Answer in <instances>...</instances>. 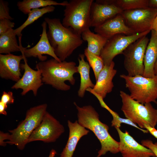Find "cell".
I'll list each match as a JSON object with an SVG mask.
<instances>
[{
	"label": "cell",
	"instance_id": "8d00e7d4",
	"mask_svg": "<svg viewBox=\"0 0 157 157\" xmlns=\"http://www.w3.org/2000/svg\"><path fill=\"white\" fill-rule=\"evenodd\" d=\"M152 30L157 33V15L153 21L151 28Z\"/></svg>",
	"mask_w": 157,
	"mask_h": 157
},
{
	"label": "cell",
	"instance_id": "ffe728a7",
	"mask_svg": "<svg viewBox=\"0 0 157 157\" xmlns=\"http://www.w3.org/2000/svg\"><path fill=\"white\" fill-rule=\"evenodd\" d=\"M150 39L146 48L144 60L143 76L152 78L155 75L154 67L157 59V33L151 30Z\"/></svg>",
	"mask_w": 157,
	"mask_h": 157
},
{
	"label": "cell",
	"instance_id": "d590c367",
	"mask_svg": "<svg viewBox=\"0 0 157 157\" xmlns=\"http://www.w3.org/2000/svg\"><path fill=\"white\" fill-rule=\"evenodd\" d=\"M149 7L157 9V0H149Z\"/></svg>",
	"mask_w": 157,
	"mask_h": 157
},
{
	"label": "cell",
	"instance_id": "2e32d148",
	"mask_svg": "<svg viewBox=\"0 0 157 157\" xmlns=\"http://www.w3.org/2000/svg\"><path fill=\"white\" fill-rule=\"evenodd\" d=\"M114 66L113 61L109 65H104L94 88H88L86 91L96 94L104 99L108 94L111 92L114 86L112 81L117 72L114 68Z\"/></svg>",
	"mask_w": 157,
	"mask_h": 157
},
{
	"label": "cell",
	"instance_id": "6da1fadb",
	"mask_svg": "<svg viewBox=\"0 0 157 157\" xmlns=\"http://www.w3.org/2000/svg\"><path fill=\"white\" fill-rule=\"evenodd\" d=\"M48 25L47 36L56 55L65 61L74 51L83 43L81 35L70 28L65 27L58 18H44Z\"/></svg>",
	"mask_w": 157,
	"mask_h": 157
},
{
	"label": "cell",
	"instance_id": "9a60e30c",
	"mask_svg": "<svg viewBox=\"0 0 157 157\" xmlns=\"http://www.w3.org/2000/svg\"><path fill=\"white\" fill-rule=\"evenodd\" d=\"M47 25L45 21L42 22L41 24L42 31L40 38L37 44L33 47L29 49L23 47L22 46L21 41H19L21 47V52H23L26 58H38L40 61L47 60V56H43L44 55H49L58 61H61L56 55L49 41L47 34Z\"/></svg>",
	"mask_w": 157,
	"mask_h": 157
},
{
	"label": "cell",
	"instance_id": "8fae6325",
	"mask_svg": "<svg viewBox=\"0 0 157 157\" xmlns=\"http://www.w3.org/2000/svg\"><path fill=\"white\" fill-rule=\"evenodd\" d=\"M126 25L136 33L151 31L153 21L157 15V9L149 7L123 11L120 14Z\"/></svg>",
	"mask_w": 157,
	"mask_h": 157
},
{
	"label": "cell",
	"instance_id": "d6a6232c",
	"mask_svg": "<svg viewBox=\"0 0 157 157\" xmlns=\"http://www.w3.org/2000/svg\"><path fill=\"white\" fill-rule=\"evenodd\" d=\"M10 134L8 133H4L1 131L0 132V145L1 146L5 147L6 145V142L4 140H8Z\"/></svg>",
	"mask_w": 157,
	"mask_h": 157
},
{
	"label": "cell",
	"instance_id": "5b68a950",
	"mask_svg": "<svg viewBox=\"0 0 157 157\" xmlns=\"http://www.w3.org/2000/svg\"><path fill=\"white\" fill-rule=\"evenodd\" d=\"M47 106V104H44L28 110L25 119L16 128L9 130L10 134L6 143L15 145L20 150L24 149L29 136L41 122Z\"/></svg>",
	"mask_w": 157,
	"mask_h": 157
},
{
	"label": "cell",
	"instance_id": "30bf717a",
	"mask_svg": "<svg viewBox=\"0 0 157 157\" xmlns=\"http://www.w3.org/2000/svg\"><path fill=\"white\" fill-rule=\"evenodd\" d=\"M64 131L63 126L47 111L40 124L29 136L28 142L36 141L46 143L55 142Z\"/></svg>",
	"mask_w": 157,
	"mask_h": 157
},
{
	"label": "cell",
	"instance_id": "d6986e66",
	"mask_svg": "<svg viewBox=\"0 0 157 157\" xmlns=\"http://www.w3.org/2000/svg\"><path fill=\"white\" fill-rule=\"evenodd\" d=\"M67 123L69 130V138L60 157H72L79 140L89 132L88 130L81 125L77 120L73 123L69 120Z\"/></svg>",
	"mask_w": 157,
	"mask_h": 157
},
{
	"label": "cell",
	"instance_id": "1f68e13d",
	"mask_svg": "<svg viewBox=\"0 0 157 157\" xmlns=\"http://www.w3.org/2000/svg\"><path fill=\"white\" fill-rule=\"evenodd\" d=\"M141 142L142 145L151 150L157 157V142L154 143L151 140L147 139L142 140Z\"/></svg>",
	"mask_w": 157,
	"mask_h": 157
},
{
	"label": "cell",
	"instance_id": "44dd1931",
	"mask_svg": "<svg viewBox=\"0 0 157 157\" xmlns=\"http://www.w3.org/2000/svg\"><path fill=\"white\" fill-rule=\"evenodd\" d=\"M84 54L79 55L78 58L79 64L77 66L78 73L80 76V83L78 95L80 97H83L85 91L89 88H93L94 85L90 77V66L89 63L84 60Z\"/></svg>",
	"mask_w": 157,
	"mask_h": 157
},
{
	"label": "cell",
	"instance_id": "ba28073f",
	"mask_svg": "<svg viewBox=\"0 0 157 157\" xmlns=\"http://www.w3.org/2000/svg\"><path fill=\"white\" fill-rule=\"evenodd\" d=\"M149 41L146 35L143 36L131 44L123 52L124 67L128 75L143 76L144 57Z\"/></svg>",
	"mask_w": 157,
	"mask_h": 157
},
{
	"label": "cell",
	"instance_id": "5bb4252c",
	"mask_svg": "<svg viewBox=\"0 0 157 157\" xmlns=\"http://www.w3.org/2000/svg\"><path fill=\"white\" fill-rule=\"evenodd\" d=\"M119 138V152L122 157H155L150 149L138 143L127 131L115 128Z\"/></svg>",
	"mask_w": 157,
	"mask_h": 157
},
{
	"label": "cell",
	"instance_id": "52a82bcc",
	"mask_svg": "<svg viewBox=\"0 0 157 157\" xmlns=\"http://www.w3.org/2000/svg\"><path fill=\"white\" fill-rule=\"evenodd\" d=\"M120 76L124 80L133 99L143 104L151 102L157 104V76L148 78L122 74Z\"/></svg>",
	"mask_w": 157,
	"mask_h": 157
},
{
	"label": "cell",
	"instance_id": "d4e9b609",
	"mask_svg": "<svg viewBox=\"0 0 157 157\" xmlns=\"http://www.w3.org/2000/svg\"><path fill=\"white\" fill-rule=\"evenodd\" d=\"M55 9L53 6H49L41 8L32 10L28 14L26 20L20 26L15 29V34L18 37L22 36V32L26 27L33 23L45 14L52 12Z\"/></svg>",
	"mask_w": 157,
	"mask_h": 157
},
{
	"label": "cell",
	"instance_id": "3957f363",
	"mask_svg": "<svg viewBox=\"0 0 157 157\" xmlns=\"http://www.w3.org/2000/svg\"><path fill=\"white\" fill-rule=\"evenodd\" d=\"M36 68L42 73L43 83L51 85L57 90L67 91L70 86L65 81H68L74 85L75 79L74 75L78 73L77 66L73 61H59L53 58L37 63Z\"/></svg>",
	"mask_w": 157,
	"mask_h": 157
},
{
	"label": "cell",
	"instance_id": "f546056e",
	"mask_svg": "<svg viewBox=\"0 0 157 157\" xmlns=\"http://www.w3.org/2000/svg\"><path fill=\"white\" fill-rule=\"evenodd\" d=\"M15 25V23L10 19H0V35L13 28Z\"/></svg>",
	"mask_w": 157,
	"mask_h": 157
},
{
	"label": "cell",
	"instance_id": "836d02e7",
	"mask_svg": "<svg viewBox=\"0 0 157 157\" xmlns=\"http://www.w3.org/2000/svg\"><path fill=\"white\" fill-rule=\"evenodd\" d=\"M144 128L147 130L149 132L157 139V130L155 128L152 127L147 125H144Z\"/></svg>",
	"mask_w": 157,
	"mask_h": 157
},
{
	"label": "cell",
	"instance_id": "83f0119b",
	"mask_svg": "<svg viewBox=\"0 0 157 157\" xmlns=\"http://www.w3.org/2000/svg\"><path fill=\"white\" fill-rule=\"evenodd\" d=\"M108 111L110 113L113 117V119L111 122V125L115 128H120L121 124L124 123L134 126L142 131L144 133L149 132L147 130H144L140 128L130 120L128 119H124L120 117L117 113L112 110L110 108H109Z\"/></svg>",
	"mask_w": 157,
	"mask_h": 157
},
{
	"label": "cell",
	"instance_id": "e575fe53",
	"mask_svg": "<svg viewBox=\"0 0 157 157\" xmlns=\"http://www.w3.org/2000/svg\"><path fill=\"white\" fill-rule=\"evenodd\" d=\"M7 105L0 101V114L5 115H7L6 110L7 108Z\"/></svg>",
	"mask_w": 157,
	"mask_h": 157
},
{
	"label": "cell",
	"instance_id": "277c9868",
	"mask_svg": "<svg viewBox=\"0 0 157 157\" xmlns=\"http://www.w3.org/2000/svg\"><path fill=\"white\" fill-rule=\"evenodd\" d=\"M120 96L122 102L121 110L127 119L143 129L145 125L155 128L157 124V109L151 103H140L123 91H120Z\"/></svg>",
	"mask_w": 157,
	"mask_h": 157
},
{
	"label": "cell",
	"instance_id": "cb8c5ba5",
	"mask_svg": "<svg viewBox=\"0 0 157 157\" xmlns=\"http://www.w3.org/2000/svg\"><path fill=\"white\" fill-rule=\"evenodd\" d=\"M68 3L67 1L58 2L52 0H23L18 2L17 6L18 9L24 14H28L33 9L51 6H65Z\"/></svg>",
	"mask_w": 157,
	"mask_h": 157
},
{
	"label": "cell",
	"instance_id": "603a6c76",
	"mask_svg": "<svg viewBox=\"0 0 157 157\" xmlns=\"http://www.w3.org/2000/svg\"><path fill=\"white\" fill-rule=\"evenodd\" d=\"M15 29H10L0 35V53L9 54L21 51V46L18 44Z\"/></svg>",
	"mask_w": 157,
	"mask_h": 157
},
{
	"label": "cell",
	"instance_id": "7c38bea8",
	"mask_svg": "<svg viewBox=\"0 0 157 157\" xmlns=\"http://www.w3.org/2000/svg\"><path fill=\"white\" fill-rule=\"evenodd\" d=\"M23 55L24 63L20 65L21 69L24 70L22 77L13 85L11 88L14 89H20L22 90L21 93L22 96L25 95L28 92L32 91L35 96L37 95L39 89L43 85L42 73L38 68L35 70L31 68L28 65L26 58Z\"/></svg>",
	"mask_w": 157,
	"mask_h": 157
},
{
	"label": "cell",
	"instance_id": "7a4b0ae2",
	"mask_svg": "<svg viewBox=\"0 0 157 157\" xmlns=\"http://www.w3.org/2000/svg\"><path fill=\"white\" fill-rule=\"evenodd\" d=\"M74 104L77 109L78 122L81 126L92 131L100 142L101 147L97 157H100L109 151L115 154L119 152V142L114 139L109 134L108 126L101 122L99 115L90 105L82 107Z\"/></svg>",
	"mask_w": 157,
	"mask_h": 157
},
{
	"label": "cell",
	"instance_id": "e0dca14e",
	"mask_svg": "<svg viewBox=\"0 0 157 157\" xmlns=\"http://www.w3.org/2000/svg\"><path fill=\"white\" fill-rule=\"evenodd\" d=\"M94 31L108 39L117 34L131 35L136 33L126 25L120 14L95 27Z\"/></svg>",
	"mask_w": 157,
	"mask_h": 157
},
{
	"label": "cell",
	"instance_id": "74e56055",
	"mask_svg": "<svg viewBox=\"0 0 157 157\" xmlns=\"http://www.w3.org/2000/svg\"><path fill=\"white\" fill-rule=\"evenodd\" d=\"M57 153L54 149H52L50 151L48 157H54Z\"/></svg>",
	"mask_w": 157,
	"mask_h": 157
},
{
	"label": "cell",
	"instance_id": "4dcf8cb0",
	"mask_svg": "<svg viewBox=\"0 0 157 157\" xmlns=\"http://www.w3.org/2000/svg\"><path fill=\"white\" fill-rule=\"evenodd\" d=\"M0 101L7 105L13 104L14 101L13 93L11 91H3Z\"/></svg>",
	"mask_w": 157,
	"mask_h": 157
},
{
	"label": "cell",
	"instance_id": "9c48e42d",
	"mask_svg": "<svg viewBox=\"0 0 157 157\" xmlns=\"http://www.w3.org/2000/svg\"><path fill=\"white\" fill-rule=\"evenodd\" d=\"M150 31H148L131 35L118 34L109 39L102 49L100 55L104 65L110 64L115 56L122 54L131 44L146 36Z\"/></svg>",
	"mask_w": 157,
	"mask_h": 157
},
{
	"label": "cell",
	"instance_id": "8992f818",
	"mask_svg": "<svg viewBox=\"0 0 157 157\" xmlns=\"http://www.w3.org/2000/svg\"><path fill=\"white\" fill-rule=\"evenodd\" d=\"M93 0H71L65 6L62 24L81 35L90 29V10Z\"/></svg>",
	"mask_w": 157,
	"mask_h": 157
},
{
	"label": "cell",
	"instance_id": "f35d334b",
	"mask_svg": "<svg viewBox=\"0 0 157 157\" xmlns=\"http://www.w3.org/2000/svg\"><path fill=\"white\" fill-rule=\"evenodd\" d=\"M154 71L155 75L157 76V59L154 65Z\"/></svg>",
	"mask_w": 157,
	"mask_h": 157
},
{
	"label": "cell",
	"instance_id": "4fadbf2b",
	"mask_svg": "<svg viewBox=\"0 0 157 157\" xmlns=\"http://www.w3.org/2000/svg\"><path fill=\"white\" fill-rule=\"evenodd\" d=\"M123 11L119 6L113 3L111 0L94 1L91 8L90 27H97Z\"/></svg>",
	"mask_w": 157,
	"mask_h": 157
},
{
	"label": "cell",
	"instance_id": "f1b7e54d",
	"mask_svg": "<svg viewBox=\"0 0 157 157\" xmlns=\"http://www.w3.org/2000/svg\"><path fill=\"white\" fill-rule=\"evenodd\" d=\"M8 19L11 20L13 18L10 15L8 3L3 0H0V19Z\"/></svg>",
	"mask_w": 157,
	"mask_h": 157
},
{
	"label": "cell",
	"instance_id": "7402d4cb",
	"mask_svg": "<svg viewBox=\"0 0 157 157\" xmlns=\"http://www.w3.org/2000/svg\"><path fill=\"white\" fill-rule=\"evenodd\" d=\"M81 35L83 40L87 42L88 50L100 56L101 51L108 39L100 34L94 33L90 29L83 31Z\"/></svg>",
	"mask_w": 157,
	"mask_h": 157
},
{
	"label": "cell",
	"instance_id": "4316f807",
	"mask_svg": "<svg viewBox=\"0 0 157 157\" xmlns=\"http://www.w3.org/2000/svg\"><path fill=\"white\" fill-rule=\"evenodd\" d=\"M84 54L90 67L93 70L96 80L99 73L104 67L103 60L100 56L91 53L88 50L87 48L84 50Z\"/></svg>",
	"mask_w": 157,
	"mask_h": 157
},
{
	"label": "cell",
	"instance_id": "484cf974",
	"mask_svg": "<svg viewBox=\"0 0 157 157\" xmlns=\"http://www.w3.org/2000/svg\"><path fill=\"white\" fill-rule=\"evenodd\" d=\"M112 1L123 11L149 7V0H112Z\"/></svg>",
	"mask_w": 157,
	"mask_h": 157
},
{
	"label": "cell",
	"instance_id": "ac0fdd59",
	"mask_svg": "<svg viewBox=\"0 0 157 157\" xmlns=\"http://www.w3.org/2000/svg\"><path fill=\"white\" fill-rule=\"evenodd\" d=\"M23 55H15L11 53L0 54V76L16 82L21 78V60H23Z\"/></svg>",
	"mask_w": 157,
	"mask_h": 157
}]
</instances>
